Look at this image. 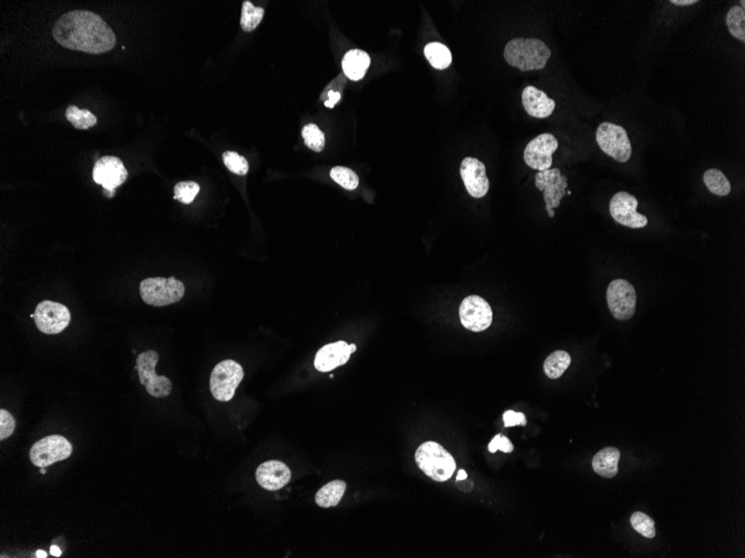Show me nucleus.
Returning a JSON list of instances; mask_svg holds the SVG:
<instances>
[{
	"mask_svg": "<svg viewBox=\"0 0 745 558\" xmlns=\"http://www.w3.org/2000/svg\"><path fill=\"white\" fill-rule=\"evenodd\" d=\"M727 25L729 34L741 42H745V11L740 6H734L727 13Z\"/></svg>",
	"mask_w": 745,
	"mask_h": 558,
	"instance_id": "obj_26",
	"label": "nucleus"
},
{
	"mask_svg": "<svg viewBox=\"0 0 745 558\" xmlns=\"http://www.w3.org/2000/svg\"><path fill=\"white\" fill-rule=\"evenodd\" d=\"M619 459V450L615 447H607L596 454L592 459V468L602 477L614 478L618 473Z\"/></svg>",
	"mask_w": 745,
	"mask_h": 558,
	"instance_id": "obj_21",
	"label": "nucleus"
},
{
	"mask_svg": "<svg viewBox=\"0 0 745 558\" xmlns=\"http://www.w3.org/2000/svg\"><path fill=\"white\" fill-rule=\"evenodd\" d=\"M93 179L102 185L105 191H115L128 179V171L124 164L115 156H104L95 163Z\"/></svg>",
	"mask_w": 745,
	"mask_h": 558,
	"instance_id": "obj_15",
	"label": "nucleus"
},
{
	"mask_svg": "<svg viewBox=\"0 0 745 558\" xmlns=\"http://www.w3.org/2000/svg\"><path fill=\"white\" fill-rule=\"evenodd\" d=\"M370 65V58L368 52L358 50H349L341 62L345 75L352 81H360Z\"/></svg>",
	"mask_w": 745,
	"mask_h": 558,
	"instance_id": "obj_20",
	"label": "nucleus"
},
{
	"mask_svg": "<svg viewBox=\"0 0 745 558\" xmlns=\"http://www.w3.org/2000/svg\"><path fill=\"white\" fill-rule=\"evenodd\" d=\"M741 7H742L743 9H744V7H745V1H744V0H742V1H741Z\"/></svg>",
	"mask_w": 745,
	"mask_h": 558,
	"instance_id": "obj_43",
	"label": "nucleus"
},
{
	"mask_svg": "<svg viewBox=\"0 0 745 558\" xmlns=\"http://www.w3.org/2000/svg\"><path fill=\"white\" fill-rule=\"evenodd\" d=\"M631 526L636 532L646 538H654L656 535L654 520H651L649 515L644 513L636 512L631 517Z\"/></svg>",
	"mask_w": 745,
	"mask_h": 558,
	"instance_id": "obj_31",
	"label": "nucleus"
},
{
	"mask_svg": "<svg viewBox=\"0 0 745 558\" xmlns=\"http://www.w3.org/2000/svg\"><path fill=\"white\" fill-rule=\"evenodd\" d=\"M703 181L710 192L717 196H727L732 190L727 177L717 169H707L704 173Z\"/></svg>",
	"mask_w": 745,
	"mask_h": 558,
	"instance_id": "obj_25",
	"label": "nucleus"
},
{
	"mask_svg": "<svg viewBox=\"0 0 745 558\" xmlns=\"http://www.w3.org/2000/svg\"><path fill=\"white\" fill-rule=\"evenodd\" d=\"M522 105L530 116L534 118H547L555 111L556 101L549 99L545 91L534 86H526L522 91Z\"/></svg>",
	"mask_w": 745,
	"mask_h": 558,
	"instance_id": "obj_19",
	"label": "nucleus"
},
{
	"mask_svg": "<svg viewBox=\"0 0 745 558\" xmlns=\"http://www.w3.org/2000/svg\"><path fill=\"white\" fill-rule=\"evenodd\" d=\"M302 138L306 146L314 152H321L325 147V134L317 125L308 124L302 128Z\"/></svg>",
	"mask_w": 745,
	"mask_h": 558,
	"instance_id": "obj_30",
	"label": "nucleus"
},
{
	"mask_svg": "<svg viewBox=\"0 0 745 558\" xmlns=\"http://www.w3.org/2000/svg\"><path fill=\"white\" fill-rule=\"evenodd\" d=\"M503 421L506 427L526 426V415L524 413L512 411L503 413Z\"/></svg>",
	"mask_w": 745,
	"mask_h": 558,
	"instance_id": "obj_36",
	"label": "nucleus"
},
{
	"mask_svg": "<svg viewBox=\"0 0 745 558\" xmlns=\"http://www.w3.org/2000/svg\"><path fill=\"white\" fill-rule=\"evenodd\" d=\"M468 478V474L465 470L460 469L458 476H456V481H465Z\"/></svg>",
	"mask_w": 745,
	"mask_h": 558,
	"instance_id": "obj_39",
	"label": "nucleus"
},
{
	"mask_svg": "<svg viewBox=\"0 0 745 558\" xmlns=\"http://www.w3.org/2000/svg\"><path fill=\"white\" fill-rule=\"evenodd\" d=\"M571 364V357L565 351L558 350L551 353L543 364V370L550 379L561 378Z\"/></svg>",
	"mask_w": 745,
	"mask_h": 558,
	"instance_id": "obj_23",
	"label": "nucleus"
},
{
	"mask_svg": "<svg viewBox=\"0 0 745 558\" xmlns=\"http://www.w3.org/2000/svg\"><path fill=\"white\" fill-rule=\"evenodd\" d=\"M356 349V345H348L345 341H337L324 345L323 348L316 353L314 361L315 368L318 372H329L338 367L344 366Z\"/></svg>",
	"mask_w": 745,
	"mask_h": 558,
	"instance_id": "obj_17",
	"label": "nucleus"
},
{
	"mask_svg": "<svg viewBox=\"0 0 745 558\" xmlns=\"http://www.w3.org/2000/svg\"><path fill=\"white\" fill-rule=\"evenodd\" d=\"M159 353L154 350L144 351L136 359V370L140 382L145 386L146 391L151 397L165 398L172 391V382L165 376L155 374V367L159 362Z\"/></svg>",
	"mask_w": 745,
	"mask_h": 558,
	"instance_id": "obj_7",
	"label": "nucleus"
},
{
	"mask_svg": "<svg viewBox=\"0 0 745 558\" xmlns=\"http://www.w3.org/2000/svg\"><path fill=\"white\" fill-rule=\"evenodd\" d=\"M40 474H46V469H45V467L40 468Z\"/></svg>",
	"mask_w": 745,
	"mask_h": 558,
	"instance_id": "obj_42",
	"label": "nucleus"
},
{
	"mask_svg": "<svg viewBox=\"0 0 745 558\" xmlns=\"http://www.w3.org/2000/svg\"><path fill=\"white\" fill-rule=\"evenodd\" d=\"M72 452L73 446L70 440L60 435H53L35 442L29 452V458L36 467H48L55 462L67 459Z\"/></svg>",
	"mask_w": 745,
	"mask_h": 558,
	"instance_id": "obj_8",
	"label": "nucleus"
},
{
	"mask_svg": "<svg viewBox=\"0 0 745 558\" xmlns=\"http://www.w3.org/2000/svg\"><path fill=\"white\" fill-rule=\"evenodd\" d=\"M263 15H265L263 8L255 7L250 1H245L243 5L240 25L245 31L255 30L263 21Z\"/></svg>",
	"mask_w": 745,
	"mask_h": 558,
	"instance_id": "obj_28",
	"label": "nucleus"
},
{
	"mask_svg": "<svg viewBox=\"0 0 745 558\" xmlns=\"http://www.w3.org/2000/svg\"><path fill=\"white\" fill-rule=\"evenodd\" d=\"M66 118L77 130H89L97 124V118L87 109H79L76 106H68L66 109Z\"/></svg>",
	"mask_w": 745,
	"mask_h": 558,
	"instance_id": "obj_27",
	"label": "nucleus"
},
{
	"mask_svg": "<svg viewBox=\"0 0 745 558\" xmlns=\"http://www.w3.org/2000/svg\"><path fill=\"white\" fill-rule=\"evenodd\" d=\"M596 140L600 150L606 155L619 163H627L631 157L633 148L625 128L612 123H602L596 132Z\"/></svg>",
	"mask_w": 745,
	"mask_h": 558,
	"instance_id": "obj_5",
	"label": "nucleus"
},
{
	"mask_svg": "<svg viewBox=\"0 0 745 558\" xmlns=\"http://www.w3.org/2000/svg\"><path fill=\"white\" fill-rule=\"evenodd\" d=\"M15 428H16L15 418L9 411L1 409L0 411V440L9 438L13 434Z\"/></svg>",
	"mask_w": 745,
	"mask_h": 558,
	"instance_id": "obj_34",
	"label": "nucleus"
},
{
	"mask_svg": "<svg viewBox=\"0 0 745 558\" xmlns=\"http://www.w3.org/2000/svg\"><path fill=\"white\" fill-rule=\"evenodd\" d=\"M424 55L431 66L436 69H446L451 65L452 54L446 45L430 43L424 48Z\"/></svg>",
	"mask_w": 745,
	"mask_h": 558,
	"instance_id": "obj_24",
	"label": "nucleus"
},
{
	"mask_svg": "<svg viewBox=\"0 0 745 558\" xmlns=\"http://www.w3.org/2000/svg\"><path fill=\"white\" fill-rule=\"evenodd\" d=\"M534 185L538 190L543 192V200L546 202V210L550 218L555 216L553 208L561 206V200L567 193V177L561 174V169H549L541 171L536 175Z\"/></svg>",
	"mask_w": 745,
	"mask_h": 558,
	"instance_id": "obj_11",
	"label": "nucleus"
},
{
	"mask_svg": "<svg viewBox=\"0 0 745 558\" xmlns=\"http://www.w3.org/2000/svg\"><path fill=\"white\" fill-rule=\"evenodd\" d=\"M255 478L263 489L276 491L284 489L292 479L289 467L279 460H268L257 468Z\"/></svg>",
	"mask_w": 745,
	"mask_h": 558,
	"instance_id": "obj_18",
	"label": "nucleus"
},
{
	"mask_svg": "<svg viewBox=\"0 0 745 558\" xmlns=\"http://www.w3.org/2000/svg\"><path fill=\"white\" fill-rule=\"evenodd\" d=\"M243 369L233 360H224L214 367L210 376V390L214 399L228 403L243 379Z\"/></svg>",
	"mask_w": 745,
	"mask_h": 558,
	"instance_id": "obj_6",
	"label": "nucleus"
},
{
	"mask_svg": "<svg viewBox=\"0 0 745 558\" xmlns=\"http://www.w3.org/2000/svg\"><path fill=\"white\" fill-rule=\"evenodd\" d=\"M637 296L631 283L623 279L610 282L607 289V303L610 313L620 321L631 319L635 314Z\"/></svg>",
	"mask_w": 745,
	"mask_h": 558,
	"instance_id": "obj_9",
	"label": "nucleus"
},
{
	"mask_svg": "<svg viewBox=\"0 0 745 558\" xmlns=\"http://www.w3.org/2000/svg\"><path fill=\"white\" fill-rule=\"evenodd\" d=\"M551 57L549 47L536 38H516L507 44L504 60L522 72L543 69Z\"/></svg>",
	"mask_w": 745,
	"mask_h": 558,
	"instance_id": "obj_2",
	"label": "nucleus"
},
{
	"mask_svg": "<svg viewBox=\"0 0 745 558\" xmlns=\"http://www.w3.org/2000/svg\"><path fill=\"white\" fill-rule=\"evenodd\" d=\"M339 99H341V93H338V91H329V101H325V106L333 108L338 103Z\"/></svg>",
	"mask_w": 745,
	"mask_h": 558,
	"instance_id": "obj_37",
	"label": "nucleus"
},
{
	"mask_svg": "<svg viewBox=\"0 0 745 558\" xmlns=\"http://www.w3.org/2000/svg\"><path fill=\"white\" fill-rule=\"evenodd\" d=\"M184 294V284L175 277L145 279L140 286L142 300L149 306H167L177 303L182 300Z\"/></svg>",
	"mask_w": 745,
	"mask_h": 558,
	"instance_id": "obj_4",
	"label": "nucleus"
},
{
	"mask_svg": "<svg viewBox=\"0 0 745 558\" xmlns=\"http://www.w3.org/2000/svg\"><path fill=\"white\" fill-rule=\"evenodd\" d=\"M36 557H38V558H46V557H48V553H46V552H44V551H37L36 552Z\"/></svg>",
	"mask_w": 745,
	"mask_h": 558,
	"instance_id": "obj_41",
	"label": "nucleus"
},
{
	"mask_svg": "<svg viewBox=\"0 0 745 558\" xmlns=\"http://www.w3.org/2000/svg\"><path fill=\"white\" fill-rule=\"evenodd\" d=\"M498 450H501L503 452H514V445L511 444L510 440L507 437L502 436V435H497L489 444V452L491 454H495Z\"/></svg>",
	"mask_w": 745,
	"mask_h": 558,
	"instance_id": "obj_35",
	"label": "nucleus"
},
{
	"mask_svg": "<svg viewBox=\"0 0 745 558\" xmlns=\"http://www.w3.org/2000/svg\"><path fill=\"white\" fill-rule=\"evenodd\" d=\"M200 191V185L192 181L177 183L175 186V199L183 204H190Z\"/></svg>",
	"mask_w": 745,
	"mask_h": 558,
	"instance_id": "obj_32",
	"label": "nucleus"
},
{
	"mask_svg": "<svg viewBox=\"0 0 745 558\" xmlns=\"http://www.w3.org/2000/svg\"><path fill=\"white\" fill-rule=\"evenodd\" d=\"M460 173L465 189L472 198H485L490 189L485 164L475 157H465L462 161Z\"/></svg>",
	"mask_w": 745,
	"mask_h": 558,
	"instance_id": "obj_16",
	"label": "nucleus"
},
{
	"mask_svg": "<svg viewBox=\"0 0 745 558\" xmlns=\"http://www.w3.org/2000/svg\"><path fill=\"white\" fill-rule=\"evenodd\" d=\"M492 319L490 304L481 296H468L460 306V320L463 327L470 331L482 333L490 327Z\"/></svg>",
	"mask_w": 745,
	"mask_h": 558,
	"instance_id": "obj_13",
	"label": "nucleus"
},
{
	"mask_svg": "<svg viewBox=\"0 0 745 558\" xmlns=\"http://www.w3.org/2000/svg\"><path fill=\"white\" fill-rule=\"evenodd\" d=\"M670 4L676 6H690L697 3L696 0H670Z\"/></svg>",
	"mask_w": 745,
	"mask_h": 558,
	"instance_id": "obj_38",
	"label": "nucleus"
},
{
	"mask_svg": "<svg viewBox=\"0 0 745 558\" xmlns=\"http://www.w3.org/2000/svg\"><path fill=\"white\" fill-rule=\"evenodd\" d=\"M50 553H52L53 556H55V557H60V556L62 555V551H60V548L57 547V546H52V547H50Z\"/></svg>",
	"mask_w": 745,
	"mask_h": 558,
	"instance_id": "obj_40",
	"label": "nucleus"
},
{
	"mask_svg": "<svg viewBox=\"0 0 745 558\" xmlns=\"http://www.w3.org/2000/svg\"><path fill=\"white\" fill-rule=\"evenodd\" d=\"M331 177L333 179V182H336L337 184L341 185L343 189L347 191L355 190L358 186V183H360V179H358L356 173L348 169V167H333L331 171Z\"/></svg>",
	"mask_w": 745,
	"mask_h": 558,
	"instance_id": "obj_29",
	"label": "nucleus"
},
{
	"mask_svg": "<svg viewBox=\"0 0 745 558\" xmlns=\"http://www.w3.org/2000/svg\"><path fill=\"white\" fill-rule=\"evenodd\" d=\"M35 323L45 335L63 333L71 322V312L67 306L54 301L40 302L34 314Z\"/></svg>",
	"mask_w": 745,
	"mask_h": 558,
	"instance_id": "obj_10",
	"label": "nucleus"
},
{
	"mask_svg": "<svg viewBox=\"0 0 745 558\" xmlns=\"http://www.w3.org/2000/svg\"><path fill=\"white\" fill-rule=\"evenodd\" d=\"M639 200L627 192H618L609 203L612 218L617 223L631 229H643L649 224V218L637 212Z\"/></svg>",
	"mask_w": 745,
	"mask_h": 558,
	"instance_id": "obj_12",
	"label": "nucleus"
},
{
	"mask_svg": "<svg viewBox=\"0 0 745 558\" xmlns=\"http://www.w3.org/2000/svg\"><path fill=\"white\" fill-rule=\"evenodd\" d=\"M346 489V483L343 481H333L331 483L326 484L316 493V504L319 507H323V508L337 506L339 504V501L344 496Z\"/></svg>",
	"mask_w": 745,
	"mask_h": 558,
	"instance_id": "obj_22",
	"label": "nucleus"
},
{
	"mask_svg": "<svg viewBox=\"0 0 745 558\" xmlns=\"http://www.w3.org/2000/svg\"><path fill=\"white\" fill-rule=\"evenodd\" d=\"M557 148L558 140L553 134H541L534 138L524 148V162L528 167L539 172L551 169L553 154Z\"/></svg>",
	"mask_w": 745,
	"mask_h": 558,
	"instance_id": "obj_14",
	"label": "nucleus"
},
{
	"mask_svg": "<svg viewBox=\"0 0 745 558\" xmlns=\"http://www.w3.org/2000/svg\"><path fill=\"white\" fill-rule=\"evenodd\" d=\"M222 159L227 169L235 174L245 175L249 171V164L247 160L236 152H224Z\"/></svg>",
	"mask_w": 745,
	"mask_h": 558,
	"instance_id": "obj_33",
	"label": "nucleus"
},
{
	"mask_svg": "<svg viewBox=\"0 0 745 558\" xmlns=\"http://www.w3.org/2000/svg\"><path fill=\"white\" fill-rule=\"evenodd\" d=\"M415 460L425 475L438 483L448 481L456 468L453 456L436 442L421 445L415 452Z\"/></svg>",
	"mask_w": 745,
	"mask_h": 558,
	"instance_id": "obj_3",
	"label": "nucleus"
},
{
	"mask_svg": "<svg viewBox=\"0 0 745 558\" xmlns=\"http://www.w3.org/2000/svg\"><path fill=\"white\" fill-rule=\"evenodd\" d=\"M53 37L60 46L87 54H104L116 43L114 31L99 15L89 11H73L60 16L53 28Z\"/></svg>",
	"mask_w": 745,
	"mask_h": 558,
	"instance_id": "obj_1",
	"label": "nucleus"
}]
</instances>
